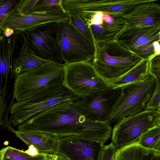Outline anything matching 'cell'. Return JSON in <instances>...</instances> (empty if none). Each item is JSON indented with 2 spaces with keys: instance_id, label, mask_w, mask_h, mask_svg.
Masks as SVG:
<instances>
[{
  "instance_id": "cell-35",
  "label": "cell",
  "mask_w": 160,
  "mask_h": 160,
  "mask_svg": "<svg viewBox=\"0 0 160 160\" xmlns=\"http://www.w3.org/2000/svg\"><path fill=\"white\" fill-rule=\"evenodd\" d=\"M48 160V159H47V160Z\"/></svg>"
},
{
  "instance_id": "cell-21",
  "label": "cell",
  "mask_w": 160,
  "mask_h": 160,
  "mask_svg": "<svg viewBox=\"0 0 160 160\" xmlns=\"http://www.w3.org/2000/svg\"><path fill=\"white\" fill-rule=\"evenodd\" d=\"M52 61L43 59L37 55L27 44L23 49L15 70L16 77L19 74Z\"/></svg>"
},
{
  "instance_id": "cell-6",
  "label": "cell",
  "mask_w": 160,
  "mask_h": 160,
  "mask_svg": "<svg viewBox=\"0 0 160 160\" xmlns=\"http://www.w3.org/2000/svg\"><path fill=\"white\" fill-rule=\"evenodd\" d=\"M78 98L63 85L47 89L13 103L10 121L14 127L33 115L62 102Z\"/></svg>"
},
{
  "instance_id": "cell-12",
  "label": "cell",
  "mask_w": 160,
  "mask_h": 160,
  "mask_svg": "<svg viewBox=\"0 0 160 160\" xmlns=\"http://www.w3.org/2000/svg\"><path fill=\"white\" fill-rule=\"evenodd\" d=\"M27 44L24 32L16 33L9 38L0 35V83L16 78V68Z\"/></svg>"
},
{
  "instance_id": "cell-3",
  "label": "cell",
  "mask_w": 160,
  "mask_h": 160,
  "mask_svg": "<svg viewBox=\"0 0 160 160\" xmlns=\"http://www.w3.org/2000/svg\"><path fill=\"white\" fill-rule=\"evenodd\" d=\"M64 71L63 63L51 61L19 74L14 80V99L19 102L63 85Z\"/></svg>"
},
{
  "instance_id": "cell-2",
  "label": "cell",
  "mask_w": 160,
  "mask_h": 160,
  "mask_svg": "<svg viewBox=\"0 0 160 160\" xmlns=\"http://www.w3.org/2000/svg\"><path fill=\"white\" fill-rule=\"evenodd\" d=\"M95 45V56L92 62L98 73L109 85L143 59L116 40Z\"/></svg>"
},
{
  "instance_id": "cell-18",
  "label": "cell",
  "mask_w": 160,
  "mask_h": 160,
  "mask_svg": "<svg viewBox=\"0 0 160 160\" xmlns=\"http://www.w3.org/2000/svg\"><path fill=\"white\" fill-rule=\"evenodd\" d=\"M12 132L28 146L33 145L40 152L55 154L58 141L49 137L23 132L14 130Z\"/></svg>"
},
{
  "instance_id": "cell-28",
  "label": "cell",
  "mask_w": 160,
  "mask_h": 160,
  "mask_svg": "<svg viewBox=\"0 0 160 160\" xmlns=\"http://www.w3.org/2000/svg\"><path fill=\"white\" fill-rule=\"evenodd\" d=\"M38 0H20L12 9L14 11L23 14H31L34 12V8Z\"/></svg>"
},
{
  "instance_id": "cell-1",
  "label": "cell",
  "mask_w": 160,
  "mask_h": 160,
  "mask_svg": "<svg viewBox=\"0 0 160 160\" xmlns=\"http://www.w3.org/2000/svg\"><path fill=\"white\" fill-rule=\"evenodd\" d=\"M78 98L62 102L38 112L22 122L18 130L58 141L84 139L104 144L111 137L112 127L107 122L88 117L77 102Z\"/></svg>"
},
{
  "instance_id": "cell-22",
  "label": "cell",
  "mask_w": 160,
  "mask_h": 160,
  "mask_svg": "<svg viewBox=\"0 0 160 160\" xmlns=\"http://www.w3.org/2000/svg\"><path fill=\"white\" fill-rule=\"evenodd\" d=\"M49 154L42 153L36 156H32L25 151L8 146L0 150V160H46Z\"/></svg>"
},
{
  "instance_id": "cell-32",
  "label": "cell",
  "mask_w": 160,
  "mask_h": 160,
  "mask_svg": "<svg viewBox=\"0 0 160 160\" xmlns=\"http://www.w3.org/2000/svg\"><path fill=\"white\" fill-rule=\"evenodd\" d=\"M1 33H2L4 36L9 38L14 34L13 30L11 28H6L3 30Z\"/></svg>"
},
{
  "instance_id": "cell-19",
  "label": "cell",
  "mask_w": 160,
  "mask_h": 160,
  "mask_svg": "<svg viewBox=\"0 0 160 160\" xmlns=\"http://www.w3.org/2000/svg\"><path fill=\"white\" fill-rule=\"evenodd\" d=\"M115 160H160V152L136 143L117 149Z\"/></svg>"
},
{
  "instance_id": "cell-25",
  "label": "cell",
  "mask_w": 160,
  "mask_h": 160,
  "mask_svg": "<svg viewBox=\"0 0 160 160\" xmlns=\"http://www.w3.org/2000/svg\"><path fill=\"white\" fill-rule=\"evenodd\" d=\"M69 15L68 20L72 25L89 41L95 44L89 26L84 18L78 13Z\"/></svg>"
},
{
  "instance_id": "cell-7",
  "label": "cell",
  "mask_w": 160,
  "mask_h": 160,
  "mask_svg": "<svg viewBox=\"0 0 160 160\" xmlns=\"http://www.w3.org/2000/svg\"><path fill=\"white\" fill-rule=\"evenodd\" d=\"M160 111L145 109L117 122L112 134V140L115 147L118 149L137 143L147 130L160 125Z\"/></svg>"
},
{
  "instance_id": "cell-23",
  "label": "cell",
  "mask_w": 160,
  "mask_h": 160,
  "mask_svg": "<svg viewBox=\"0 0 160 160\" xmlns=\"http://www.w3.org/2000/svg\"><path fill=\"white\" fill-rule=\"evenodd\" d=\"M137 143L143 148L160 152V125L147 130Z\"/></svg>"
},
{
  "instance_id": "cell-16",
  "label": "cell",
  "mask_w": 160,
  "mask_h": 160,
  "mask_svg": "<svg viewBox=\"0 0 160 160\" xmlns=\"http://www.w3.org/2000/svg\"><path fill=\"white\" fill-rule=\"evenodd\" d=\"M156 0L139 4L123 14L128 27H160V5Z\"/></svg>"
},
{
  "instance_id": "cell-26",
  "label": "cell",
  "mask_w": 160,
  "mask_h": 160,
  "mask_svg": "<svg viewBox=\"0 0 160 160\" xmlns=\"http://www.w3.org/2000/svg\"><path fill=\"white\" fill-rule=\"evenodd\" d=\"M20 0H0V35L1 28L6 17Z\"/></svg>"
},
{
  "instance_id": "cell-5",
  "label": "cell",
  "mask_w": 160,
  "mask_h": 160,
  "mask_svg": "<svg viewBox=\"0 0 160 160\" xmlns=\"http://www.w3.org/2000/svg\"><path fill=\"white\" fill-rule=\"evenodd\" d=\"M63 85L76 96H92L107 89L110 86L97 72L92 62L63 63Z\"/></svg>"
},
{
  "instance_id": "cell-17",
  "label": "cell",
  "mask_w": 160,
  "mask_h": 160,
  "mask_svg": "<svg viewBox=\"0 0 160 160\" xmlns=\"http://www.w3.org/2000/svg\"><path fill=\"white\" fill-rule=\"evenodd\" d=\"M153 0H78L75 4L78 12L84 11L124 14L139 4Z\"/></svg>"
},
{
  "instance_id": "cell-8",
  "label": "cell",
  "mask_w": 160,
  "mask_h": 160,
  "mask_svg": "<svg viewBox=\"0 0 160 160\" xmlns=\"http://www.w3.org/2000/svg\"><path fill=\"white\" fill-rule=\"evenodd\" d=\"M69 19L57 22V26L59 48L64 63L92 62L95 56V44L75 29Z\"/></svg>"
},
{
  "instance_id": "cell-9",
  "label": "cell",
  "mask_w": 160,
  "mask_h": 160,
  "mask_svg": "<svg viewBox=\"0 0 160 160\" xmlns=\"http://www.w3.org/2000/svg\"><path fill=\"white\" fill-rule=\"evenodd\" d=\"M116 40L142 59L160 54V27H127Z\"/></svg>"
},
{
  "instance_id": "cell-14",
  "label": "cell",
  "mask_w": 160,
  "mask_h": 160,
  "mask_svg": "<svg viewBox=\"0 0 160 160\" xmlns=\"http://www.w3.org/2000/svg\"><path fill=\"white\" fill-rule=\"evenodd\" d=\"M69 15L65 14L52 16L34 12L23 14L10 11L2 25L1 31L6 28L12 29L14 34L18 32H27L44 24L52 22H58L68 20Z\"/></svg>"
},
{
  "instance_id": "cell-4",
  "label": "cell",
  "mask_w": 160,
  "mask_h": 160,
  "mask_svg": "<svg viewBox=\"0 0 160 160\" xmlns=\"http://www.w3.org/2000/svg\"><path fill=\"white\" fill-rule=\"evenodd\" d=\"M155 78L148 74L144 79L122 88L107 122L110 125L145 110L155 89Z\"/></svg>"
},
{
  "instance_id": "cell-10",
  "label": "cell",
  "mask_w": 160,
  "mask_h": 160,
  "mask_svg": "<svg viewBox=\"0 0 160 160\" xmlns=\"http://www.w3.org/2000/svg\"><path fill=\"white\" fill-rule=\"evenodd\" d=\"M78 13L87 22L95 44L116 40L128 27L123 13L84 11Z\"/></svg>"
},
{
  "instance_id": "cell-34",
  "label": "cell",
  "mask_w": 160,
  "mask_h": 160,
  "mask_svg": "<svg viewBox=\"0 0 160 160\" xmlns=\"http://www.w3.org/2000/svg\"><path fill=\"white\" fill-rule=\"evenodd\" d=\"M56 160H69L68 158L61 155H57Z\"/></svg>"
},
{
  "instance_id": "cell-27",
  "label": "cell",
  "mask_w": 160,
  "mask_h": 160,
  "mask_svg": "<svg viewBox=\"0 0 160 160\" xmlns=\"http://www.w3.org/2000/svg\"><path fill=\"white\" fill-rule=\"evenodd\" d=\"M154 91L146 106V109L160 111V79H155Z\"/></svg>"
},
{
  "instance_id": "cell-30",
  "label": "cell",
  "mask_w": 160,
  "mask_h": 160,
  "mask_svg": "<svg viewBox=\"0 0 160 160\" xmlns=\"http://www.w3.org/2000/svg\"><path fill=\"white\" fill-rule=\"evenodd\" d=\"M117 149L112 142L108 145H103L100 160H115Z\"/></svg>"
},
{
  "instance_id": "cell-33",
  "label": "cell",
  "mask_w": 160,
  "mask_h": 160,
  "mask_svg": "<svg viewBox=\"0 0 160 160\" xmlns=\"http://www.w3.org/2000/svg\"><path fill=\"white\" fill-rule=\"evenodd\" d=\"M57 156L54 154H49L48 160H56Z\"/></svg>"
},
{
  "instance_id": "cell-24",
  "label": "cell",
  "mask_w": 160,
  "mask_h": 160,
  "mask_svg": "<svg viewBox=\"0 0 160 160\" xmlns=\"http://www.w3.org/2000/svg\"><path fill=\"white\" fill-rule=\"evenodd\" d=\"M34 12L52 16L67 14L62 4V0H38Z\"/></svg>"
},
{
  "instance_id": "cell-11",
  "label": "cell",
  "mask_w": 160,
  "mask_h": 160,
  "mask_svg": "<svg viewBox=\"0 0 160 160\" xmlns=\"http://www.w3.org/2000/svg\"><path fill=\"white\" fill-rule=\"evenodd\" d=\"M57 23H49L24 33L27 44L37 55L45 60L62 63Z\"/></svg>"
},
{
  "instance_id": "cell-31",
  "label": "cell",
  "mask_w": 160,
  "mask_h": 160,
  "mask_svg": "<svg viewBox=\"0 0 160 160\" xmlns=\"http://www.w3.org/2000/svg\"><path fill=\"white\" fill-rule=\"evenodd\" d=\"M25 152L29 155L33 157L39 155L42 153V152H40L37 149L32 145L28 146V149L25 150Z\"/></svg>"
},
{
  "instance_id": "cell-15",
  "label": "cell",
  "mask_w": 160,
  "mask_h": 160,
  "mask_svg": "<svg viewBox=\"0 0 160 160\" xmlns=\"http://www.w3.org/2000/svg\"><path fill=\"white\" fill-rule=\"evenodd\" d=\"M103 145L98 142L84 139L58 141L56 154L69 160H100Z\"/></svg>"
},
{
  "instance_id": "cell-29",
  "label": "cell",
  "mask_w": 160,
  "mask_h": 160,
  "mask_svg": "<svg viewBox=\"0 0 160 160\" xmlns=\"http://www.w3.org/2000/svg\"><path fill=\"white\" fill-rule=\"evenodd\" d=\"M148 72L155 79H160V54L155 55L149 60Z\"/></svg>"
},
{
  "instance_id": "cell-20",
  "label": "cell",
  "mask_w": 160,
  "mask_h": 160,
  "mask_svg": "<svg viewBox=\"0 0 160 160\" xmlns=\"http://www.w3.org/2000/svg\"><path fill=\"white\" fill-rule=\"evenodd\" d=\"M149 61V59H142L126 73L111 82L110 87L113 88H121L126 85L144 79L148 74Z\"/></svg>"
},
{
  "instance_id": "cell-13",
  "label": "cell",
  "mask_w": 160,
  "mask_h": 160,
  "mask_svg": "<svg viewBox=\"0 0 160 160\" xmlns=\"http://www.w3.org/2000/svg\"><path fill=\"white\" fill-rule=\"evenodd\" d=\"M121 90L120 88H113L110 87L106 90L92 96L78 98L77 102L90 118L107 122Z\"/></svg>"
}]
</instances>
